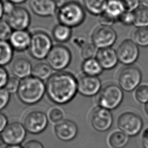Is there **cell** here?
Masks as SVG:
<instances>
[{"label": "cell", "mask_w": 148, "mask_h": 148, "mask_svg": "<svg viewBox=\"0 0 148 148\" xmlns=\"http://www.w3.org/2000/svg\"><path fill=\"white\" fill-rule=\"evenodd\" d=\"M46 94L53 103L62 105L70 102L77 93V78L71 73L60 71L47 80Z\"/></svg>", "instance_id": "6da1fadb"}, {"label": "cell", "mask_w": 148, "mask_h": 148, "mask_svg": "<svg viewBox=\"0 0 148 148\" xmlns=\"http://www.w3.org/2000/svg\"><path fill=\"white\" fill-rule=\"evenodd\" d=\"M18 99L27 105L38 103L46 94V86L42 81L32 75L20 80L16 92Z\"/></svg>", "instance_id": "7a4b0ae2"}, {"label": "cell", "mask_w": 148, "mask_h": 148, "mask_svg": "<svg viewBox=\"0 0 148 148\" xmlns=\"http://www.w3.org/2000/svg\"><path fill=\"white\" fill-rule=\"evenodd\" d=\"M56 14L59 23L72 28L80 25L86 18L83 6L74 1L65 2L58 6Z\"/></svg>", "instance_id": "3957f363"}, {"label": "cell", "mask_w": 148, "mask_h": 148, "mask_svg": "<svg viewBox=\"0 0 148 148\" xmlns=\"http://www.w3.org/2000/svg\"><path fill=\"white\" fill-rule=\"evenodd\" d=\"M97 103L98 106L109 110L118 108L124 98L123 90L116 84L109 83L101 88L97 94Z\"/></svg>", "instance_id": "277c9868"}, {"label": "cell", "mask_w": 148, "mask_h": 148, "mask_svg": "<svg viewBox=\"0 0 148 148\" xmlns=\"http://www.w3.org/2000/svg\"><path fill=\"white\" fill-rule=\"evenodd\" d=\"M53 46L51 37L44 31H38L31 34L28 50L33 58L42 60L46 59Z\"/></svg>", "instance_id": "5b68a950"}, {"label": "cell", "mask_w": 148, "mask_h": 148, "mask_svg": "<svg viewBox=\"0 0 148 148\" xmlns=\"http://www.w3.org/2000/svg\"><path fill=\"white\" fill-rule=\"evenodd\" d=\"M72 53L66 46L58 44L53 45L46 60V62L55 71H62L71 64Z\"/></svg>", "instance_id": "8992f818"}, {"label": "cell", "mask_w": 148, "mask_h": 148, "mask_svg": "<svg viewBox=\"0 0 148 148\" xmlns=\"http://www.w3.org/2000/svg\"><path fill=\"white\" fill-rule=\"evenodd\" d=\"M126 10L124 0H106L104 10L99 16V24L112 26Z\"/></svg>", "instance_id": "52a82bcc"}, {"label": "cell", "mask_w": 148, "mask_h": 148, "mask_svg": "<svg viewBox=\"0 0 148 148\" xmlns=\"http://www.w3.org/2000/svg\"><path fill=\"white\" fill-rule=\"evenodd\" d=\"M118 128L128 136H135L141 131L143 123L142 117L132 112H125L117 119Z\"/></svg>", "instance_id": "ba28073f"}, {"label": "cell", "mask_w": 148, "mask_h": 148, "mask_svg": "<svg viewBox=\"0 0 148 148\" xmlns=\"http://www.w3.org/2000/svg\"><path fill=\"white\" fill-rule=\"evenodd\" d=\"M142 78V72L138 67L132 65H127L119 74V86L123 91L131 92L139 86Z\"/></svg>", "instance_id": "9c48e42d"}, {"label": "cell", "mask_w": 148, "mask_h": 148, "mask_svg": "<svg viewBox=\"0 0 148 148\" xmlns=\"http://www.w3.org/2000/svg\"><path fill=\"white\" fill-rule=\"evenodd\" d=\"M117 35L111 26L100 25L92 31L91 42L98 49L111 47L116 42Z\"/></svg>", "instance_id": "30bf717a"}, {"label": "cell", "mask_w": 148, "mask_h": 148, "mask_svg": "<svg viewBox=\"0 0 148 148\" xmlns=\"http://www.w3.org/2000/svg\"><path fill=\"white\" fill-rule=\"evenodd\" d=\"M49 123L47 114L40 110H32L28 113L23 120V125L32 134H39L45 130Z\"/></svg>", "instance_id": "8fae6325"}, {"label": "cell", "mask_w": 148, "mask_h": 148, "mask_svg": "<svg viewBox=\"0 0 148 148\" xmlns=\"http://www.w3.org/2000/svg\"><path fill=\"white\" fill-rule=\"evenodd\" d=\"M116 51L119 62L125 65H131L134 64L139 55L138 46L130 39L122 41Z\"/></svg>", "instance_id": "7c38bea8"}, {"label": "cell", "mask_w": 148, "mask_h": 148, "mask_svg": "<svg viewBox=\"0 0 148 148\" xmlns=\"http://www.w3.org/2000/svg\"><path fill=\"white\" fill-rule=\"evenodd\" d=\"M26 134L27 130L23 124L14 121L8 123L0 135L4 144L11 145L21 144L25 139Z\"/></svg>", "instance_id": "4fadbf2b"}, {"label": "cell", "mask_w": 148, "mask_h": 148, "mask_svg": "<svg viewBox=\"0 0 148 148\" xmlns=\"http://www.w3.org/2000/svg\"><path fill=\"white\" fill-rule=\"evenodd\" d=\"M90 122L96 131L105 132L111 128L113 123V117L110 110L97 106L90 114Z\"/></svg>", "instance_id": "5bb4252c"}, {"label": "cell", "mask_w": 148, "mask_h": 148, "mask_svg": "<svg viewBox=\"0 0 148 148\" xmlns=\"http://www.w3.org/2000/svg\"><path fill=\"white\" fill-rule=\"evenodd\" d=\"M5 16V20L13 30L27 29L31 24L30 13L23 7L16 6Z\"/></svg>", "instance_id": "9a60e30c"}, {"label": "cell", "mask_w": 148, "mask_h": 148, "mask_svg": "<svg viewBox=\"0 0 148 148\" xmlns=\"http://www.w3.org/2000/svg\"><path fill=\"white\" fill-rule=\"evenodd\" d=\"M77 92L83 96L91 97L97 95L102 88V83L97 76L83 75L77 79Z\"/></svg>", "instance_id": "2e32d148"}, {"label": "cell", "mask_w": 148, "mask_h": 148, "mask_svg": "<svg viewBox=\"0 0 148 148\" xmlns=\"http://www.w3.org/2000/svg\"><path fill=\"white\" fill-rule=\"evenodd\" d=\"M29 6L35 14L42 17L54 16L58 8L56 0H30Z\"/></svg>", "instance_id": "e0dca14e"}, {"label": "cell", "mask_w": 148, "mask_h": 148, "mask_svg": "<svg viewBox=\"0 0 148 148\" xmlns=\"http://www.w3.org/2000/svg\"><path fill=\"white\" fill-rule=\"evenodd\" d=\"M54 131L59 139L64 142H68L76 138L78 128L73 121L68 119H62L56 123Z\"/></svg>", "instance_id": "ac0fdd59"}, {"label": "cell", "mask_w": 148, "mask_h": 148, "mask_svg": "<svg viewBox=\"0 0 148 148\" xmlns=\"http://www.w3.org/2000/svg\"><path fill=\"white\" fill-rule=\"evenodd\" d=\"M31 34L27 29L13 30L8 42L14 50L21 52L28 49Z\"/></svg>", "instance_id": "d6986e66"}, {"label": "cell", "mask_w": 148, "mask_h": 148, "mask_svg": "<svg viewBox=\"0 0 148 148\" xmlns=\"http://www.w3.org/2000/svg\"><path fill=\"white\" fill-rule=\"evenodd\" d=\"M95 58L103 70L112 69L119 62L116 51L112 47L98 49Z\"/></svg>", "instance_id": "ffe728a7"}, {"label": "cell", "mask_w": 148, "mask_h": 148, "mask_svg": "<svg viewBox=\"0 0 148 148\" xmlns=\"http://www.w3.org/2000/svg\"><path fill=\"white\" fill-rule=\"evenodd\" d=\"M32 65L31 61L24 57H18L12 63L11 71L13 75L21 80L31 75Z\"/></svg>", "instance_id": "44dd1931"}, {"label": "cell", "mask_w": 148, "mask_h": 148, "mask_svg": "<svg viewBox=\"0 0 148 148\" xmlns=\"http://www.w3.org/2000/svg\"><path fill=\"white\" fill-rule=\"evenodd\" d=\"M83 75L98 77L103 71V68L95 57L84 60L81 66Z\"/></svg>", "instance_id": "7402d4cb"}, {"label": "cell", "mask_w": 148, "mask_h": 148, "mask_svg": "<svg viewBox=\"0 0 148 148\" xmlns=\"http://www.w3.org/2000/svg\"><path fill=\"white\" fill-rule=\"evenodd\" d=\"M72 34V28L60 23L56 25L52 30L53 39L60 43L68 42L71 38Z\"/></svg>", "instance_id": "603a6c76"}, {"label": "cell", "mask_w": 148, "mask_h": 148, "mask_svg": "<svg viewBox=\"0 0 148 148\" xmlns=\"http://www.w3.org/2000/svg\"><path fill=\"white\" fill-rule=\"evenodd\" d=\"M14 50L8 40H0V66L10 64L13 58Z\"/></svg>", "instance_id": "cb8c5ba5"}, {"label": "cell", "mask_w": 148, "mask_h": 148, "mask_svg": "<svg viewBox=\"0 0 148 148\" xmlns=\"http://www.w3.org/2000/svg\"><path fill=\"white\" fill-rule=\"evenodd\" d=\"M53 69L47 62H40L32 66L31 75L42 80H47L53 74Z\"/></svg>", "instance_id": "d4e9b609"}, {"label": "cell", "mask_w": 148, "mask_h": 148, "mask_svg": "<svg viewBox=\"0 0 148 148\" xmlns=\"http://www.w3.org/2000/svg\"><path fill=\"white\" fill-rule=\"evenodd\" d=\"M106 0H83L84 9L94 16H99L105 9Z\"/></svg>", "instance_id": "484cf974"}, {"label": "cell", "mask_w": 148, "mask_h": 148, "mask_svg": "<svg viewBox=\"0 0 148 148\" xmlns=\"http://www.w3.org/2000/svg\"><path fill=\"white\" fill-rule=\"evenodd\" d=\"M133 25L137 28L148 27V8L141 6L134 12Z\"/></svg>", "instance_id": "4316f807"}, {"label": "cell", "mask_w": 148, "mask_h": 148, "mask_svg": "<svg viewBox=\"0 0 148 148\" xmlns=\"http://www.w3.org/2000/svg\"><path fill=\"white\" fill-rule=\"evenodd\" d=\"M129 137L122 131H115L109 136L108 142L112 148H123L128 143Z\"/></svg>", "instance_id": "83f0119b"}, {"label": "cell", "mask_w": 148, "mask_h": 148, "mask_svg": "<svg viewBox=\"0 0 148 148\" xmlns=\"http://www.w3.org/2000/svg\"><path fill=\"white\" fill-rule=\"evenodd\" d=\"M132 40L141 47L148 46V28H137L132 34Z\"/></svg>", "instance_id": "f1b7e54d"}, {"label": "cell", "mask_w": 148, "mask_h": 148, "mask_svg": "<svg viewBox=\"0 0 148 148\" xmlns=\"http://www.w3.org/2000/svg\"><path fill=\"white\" fill-rule=\"evenodd\" d=\"M98 49L92 42H85L80 49V54L84 60L95 57Z\"/></svg>", "instance_id": "f546056e"}, {"label": "cell", "mask_w": 148, "mask_h": 148, "mask_svg": "<svg viewBox=\"0 0 148 148\" xmlns=\"http://www.w3.org/2000/svg\"><path fill=\"white\" fill-rule=\"evenodd\" d=\"M135 98L140 103H146L148 102V84L139 85L135 89Z\"/></svg>", "instance_id": "4dcf8cb0"}, {"label": "cell", "mask_w": 148, "mask_h": 148, "mask_svg": "<svg viewBox=\"0 0 148 148\" xmlns=\"http://www.w3.org/2000/svg\"><path fill=\"white\" fill-rule=\"evenodd\" d=\"M13 29L5 20H0V40H8Z\"/></svg>", "instance_id": "1f68e13d"}, {"label": "cell", "mask_w": 148, "mask_h": 148, "mask_svg": "<svg viewBox=\"0 0 148 148\" xmlns=\"http://www.w3.org/2000/svg\"><path fill=\"white\" fill-rule=\"evenodd\" d=\"M20 79L15 76L9 77L4 88H5L10 94L16 93L20 84Z\"/></svg>", "instance_id": "d6a6232c"}, {"label": "cell", "mask_w": 148, "mask_h": 148, "mask_svg": "<svg viewBox=\"0 0 148 148\" xmlns=\"http://www.w3.org/2000/svg\"><path fill=\"white\" fill-rule=\"evenodd\" d=\"M47 117L51 122L57 123L63 119L64 113L60 108L54 107L50 109Z\"/></svg>", "instance_id": "836d02e7"}, {"label": "cell", "mask_w": 148, "mask_h": 148, "mask_svg": "<svg viewBox=\"0 0 148 148\" xmlns=\"http://www.w3.org/2000/svg\"><path fill=\"white\" fill-rule=\"evenodd\" d=\"M10 94L5 89H0V111L5 109L10 99Z\"/></svg>", "instance_id": "e575fe53"}, {"label": "cell", "mask_w": 148, "mask_h": 148, "mask_svg": "<svg viewBox=\"0 0 148 148\" xmlns=\"http://www.w3.org/2000/svg\"><path fill=\"white\" fill-rule=\"evenodd\" d=\"M134 15L133 12H130L126 10L123 15L120 17L119 22H120L121 24L124 25L129 26L131 25L134 23Z\"/></svg>", "instance_id": "d590c367"}, {"label": "cell", "mask_w": 148, "mask_h": 148, "mask_svg": "<svg viewBox=\"0 0 148 148\" xmlns=\"http://www.w3.org/2000/svg\"><path fill=\"white\" fill-rule=\"evenodd\" d=\"M9 78V73L4 66H0V89L3 88Z\"/></svg>", "instance_id": "8d00e7d4"}, {"label": "cell", "mask_w": 148, "mask_h": 148, "mask_svg": "<svg viewBox=\"0 0 148 148\" xmlns=\"http://www.w3.org/2000/svg\"><path fill=\"white\" fill-rule=\"evenodd\" d=\"M126 9L128 11L134 12L140 6V0H124Z\"/></svg>", "instance_id": "74e56055"}, {"label": "cell", "mask_w": 148, "mask_h": 148, "mask_svg": "<svg viewBox=\"0 0 148 148\" xmlns=\"http://www.w3.org/2000/svg\"><path fill=\"white\" fill-rule=\"evenodd\" d=\"M2 7H3V11L4 15H7L9 14L16 7L15 4L7 1L5 0L2 1Z\"/></svg>", "instance_id": "f35d334b"}, {"label": "cell", "mask_w": 148, "mask_h": 148, "mask_svg": "<svg viewBox=\"0 0 148 148\" xmlns=\"http://www.w3.org/2000/svg\"><path fill=\"white\" fill-rule=\"evenodd\" d=\"M23 148H44V146L38 140H31L27 142Z\"/></svg>", "instance_id": "ab89813d"}, {"label": "cell", "mask_w": 148, "mask_h": 148, "mask_svg": "<svg viewBox=\"0 0 148 148\" xmlns=\"http://www.w3.org/2000/svg\"><path fill=\"white\" fill-rule=\"evenodd\" d=\"M8 124V120L6 116L0 112V134L3 131Z\"/></svg>", "instance_id": "60d3db41"}, {"label": "cell", "mask_w": 148, "mask_h": 148, "mask_svg": "<svg viewBox=\"0 0 148 148\" xmlns=\"http://www.w3.org/2000/svg\"><path fill=\"white\" fill-rule=\"evenodd\" d=\"M142 144L143 148H148V128H146L142 133Z\"/></svg>", "instance_id": "b9f144b4"}, {"label": "cell", "mask_w": 148, "mask_h": 148, "mask_svg": "<svg viewBox=\"0 0 148 148\" xmlns=\"http://www.w3.org/2000/svg\"><path fill=\"white\" fill-rule=\"evenodd\" d=\"M14 4H21L25 2L27 0H7Z\"/></svg>", "instance_id": "7bdbcfd3"}, {"label": "cell", "mask_w": 148, "mask_h": 148, "mask_svg": "<svg viewBox=\"0 0 148 148\" xmlns=\"http://www.w3.org/2000/svg\"><path fill=\"white\" fill-rule=\"evenodd\" d=\"M3 15H4V14H3V11L2 2V1H0V20L2 19Z\"/></svg>", "instance_id": "ee69618b"}, {"label": "cell", "mask_w": 148, "mask_h": 148, "mask_svg": "<svg viewBox=\"0 0 148 148\" xmlns=\"http://www.w3.org/2000/svg\"><path fill=\"white\" fill-rule=\"evenodd\" d=\"M140 3L142 6L148 8V0H140Z\"/></svg>", "instance_id": "f6af8a7d"}, {"label": "cell", "mask_w": 148, "mask_h": 148, "mask_svg": "<svg viewBox=\"0 0 148 148\" xmlns=\"http://www.w3.org/2000/svg\"><path fill=\"white\" fill-rule=\"evenodd\" d=\"M6 148H23L20 145H7Z\"/></svg>", "instance_id": "bcb514c9"}, {"label": "cell", "mask_w": 148, "mask_h": 148, "mask_svg": "<svg viewBox=\"0 0 148 148\" xmlns=\"http://www.w3.org/2000/svg\"><path fill=\"white\" fill-rule=\"evenodd\" d=\"M145 110L147 114H148V102L146 103H145Z\"/></svg>", "instance_id": "7dc6e473"}, {"label": "cell", "mask_w": 148, "mask_h": 148, "mask_svg": "<svg viewBox=\"0 0 148 148\" xmlns=\"http://www.w3.org/2000/svg\"><path fill=\"white\" fill-rule=\"evenodd\" d=\"M3 145H4V143H3V142L1 138V136L0 135V147H2V146H3Z\"/></svg>", "instance_id": "c3c4849f"}, {"label": "cell", "mask_w": 148, "mask_h": 148, "mask_svg": "<svg viewBox=\"0 0 148 148\" xmlns=\"http://www.w3.org/2000/svg\"><path fill=\"white\" fill-rule=\"evenodd\" d=\"M0 1H1V0H0Z\"/></svg>", "instance_id": "681fc988"}]
</instances>
